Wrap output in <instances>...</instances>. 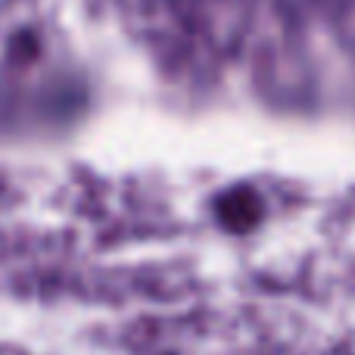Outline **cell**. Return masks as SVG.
Wrapping results in <instances>:
<instances>
[{
  "mask_svg": "<svg viewBox=\"0 0 355 355\" xmlns=\"http://www.w3.org/2000/svg\"><path fill=\"white\" fill-rule=\"evenodd\" d=\"M218 215H221V221H225L227 227H234V231H243V227H250L252 221H256L259 202H256V196L246 193V190H231V193L221 196Z\"/></svg>",
  "mask_w": 355,
  "mask_h": 355,
  "instance_id": "obj_1",
  "label": "cell"
}]
</instances>
